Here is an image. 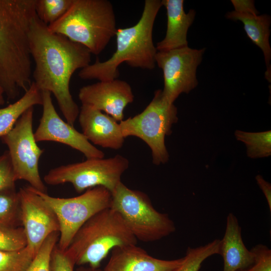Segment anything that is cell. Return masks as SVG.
Returning <instances> with one entry per match:
<instances>
[{
	"instance_id": "12",
	"label": "cell",
	"mask_w": 271,
	"mask_h": 271,
	"mask_svg": "<svg viewBox=\"0 0 271 271\" xmlns=\"http://www.w3.org/2000/svg\"><path fill=\"white\" fill-rule=\"evenodd\" d=\"M21 199V224L27 246L35 255L46 238L59 232L60 225L53 209L30 186L19 190Z\"/></svg>"
},
{
	"instance_id": "22",
	"label": "cell",
	"mask_w": 271,
	"mask_h": 271,
	"mask_svg": "<svg viewBox=\"0 0 271 271\" xmlns=\"http://www.w3.org/2000/svg\"><path fill=\"white\" fill-rule=\"evenodd\" d=\"M237 140L243 143L248 157L252 159L267 157L271 155V131L246 132L236 130Z\"/></svg>"
},
{
	"instance_id": "1",
	"label": "cell",
	"mask_w": 271,
	"mask_h": 271,
	"mask_svg": "<svg viewBox=\"0 0 271 271\" xmlns=\"http://www.w3.org/2000/svg\"><path fill=\"white\" fill-rule=\"evenodd\" d=\"M30 52L35 67L34 83L41 91L55 97L66 122L74 126L79 109L70 91L73 73L91 62V53L84 46L52 32L37 15L29 33Z\"/></svg>"
},
{
	"instance_id": "23",
	"label": "cell",
	"mask_w": 271,
	"mask_h": 271,
	"mask_svg": "<svg viewBox=\"0 0 271 271\" xmlns=\"http://www.w3.org/2000/svg\"><path fill=\"white\" fill-rule=\"evenodd\" d=\"M220 240L216 239L196 247H189L184 260L176 271H199L202 263L210 256L218 254Z\"/></svg>"
},
{
	"instance_id": "17",
	"label": "cell",
	"mask_w": 271,
	"mask_h": 271,
	"mask_svg": "<svg viewBox=\"0 0 271 271\" xmlns=\"http://www.w3.org/2000/svg\"><path fill=\"white\" fill-rule=\"evenodd\" d=\"M219 254L223 259V271H239L248 267L254 261V253L244 244L241 227L232 213H229L226 218L224 235L220 241Z\"/></svg>"
},
{
	"instance_id": "26",
	"label": "cell",
	"mask_w": 271,
	"mask_h": 271,
	"mask_svg": "<svg viewBox=\"0 0 271 271\" xmlns=\"http://www.w3.org/2000/svg\"><path fill=\"white\" fill-rule=\"evenodd\" d=\"M59 237V232H55L49 235L43 242L25 271H50L51 252L57 243Z\"/></svg>"
},
{
	"instance_id": "15",
	"label": "cell",
	"mask_w": 271,
	"mask_h": 271,
	"mask_svg": "<svg viewBox=\"0 0 271 271\" xmlns=\"http://www.w3.org/2000/svg\"><path fill=\"white\" fill-rule=\"evenodd\" d=\"M78 119L82 133L92 144L104 148L118 150L123 145L119 123L107 114L87 105H82Z\"/></svg>"
},
{
	"instance_id": "31",
	"label": "cell",
	"mask_w": 271,
	"mask_h": 271,
	"mask_svg": "<svg viewBox=\"0 0 271 271\" xmlns=\"http://www.w3.org/2000/svg\"><path fill=\"white\" fill-rule=\"evenodd\" d=\"M234 11L240 13L258 15L259 13L254 7L253 1H231Z\"/></svg>"
},
{
	"instance_id": "19",
	"label": "cell",
	"mask_w": 271,
	"mask_h": 271,
	"mask_svg": "<svg viewBox=\"0 0 271 271\" xmlns=\"http://www.w3.org/2000/svg\"><path fill=\"white\" fill-rule=\"evenodd\" d=\"M226 18L239 21L243 24L248 37L262 51L267 69L270 68L271 48L269 44L271 18L267 14L254 15L240 13L232 11L227 13Z\"/></svg>"
},
{
	"instance_id": "34",
	"label": "cell",
	"mask_w": 271,
	"mask_h": 271,
	"mask_svg": "<svg viewBox=\"0 0 271 271\" xmlns=\"http://www.w3.org/2000/svg\"><path fill=\"white\" fill-rule=\"evenodd\" d=\"M4 94V90L0 80V105H4L5 103Z\"/></svg>"
},
{
	"instance_id": "14",
	"label": "cell",
	"mask_w": 271,
	"mask_h": 271,
	"mask_svg": "<svg viewBox=\"0 0 271 271\" xmlns=\"http://www.w3.org/2000/svg\"><path fill=\"white\" fill-rule=\"evenodd\" d=\"M78 98L82 105L104 111L119 122L123 120L124 108L133 102L134 95L127 82L115 79L82 87Z\"/></svg>"
},
{
	"instance_id": "8",
	"label": "cell",
	"mask_w": 271,
	"mask_h": 271,
	"mask_svg": "<svg viewBox=\"0 0 271 271\" xmlns=\"http://www.w3.org/2000/svg\"><path fill=\"white\" fill-rule=\"evenodd\" d=\"M128 166V159L120 155L106 159H87L51 169L44 177V181L50 185L71 183L78 193L97 186L112 193Z\"/></svg>"
},
{
	"instance_id": "28",
	"label": "cell",
	"mask_w": 271,
	"mask_h": 271,
	"mask_svg": "<svg viewBox=\"0 0 271 271\" xmlns=\"http://www.w3.org/2000/svg\"><path fill=\"white\" fill-rule=\"evenodd\" d=\"M251 250L254 253L253 263L239 271H271V250L262 244L255 245Z\"/></svg>"
},
{
	"instance_id": "27",
	"label": "cell",
	"mask_w": 271,
	"mask_h": 271,
	"mask_svg": "<svg viewBox=\"0 0 271 271\" xmlns=\"http://www.w3.org/2000/svg\"><path fill=\"white\" fill-rule=\"evenodd\" d=\"M27 244V238L22 226L0 227V250H18L25 247Z\"/></svg>"
},
{
	"instance_id": "32",
	"label": "cell",
	"mask_w": 271,
	"mask_h": 271,
	"mask_svg": "<svg viewBox=\"0 0 271 271\" xmlns=\"http://www.w3.org/2000/svg\"><path fill=\"white\" fill-rule=\"evenodd\" d=\"M255 180L266 199L270 212H271V185L265 181L262 176L257 175Z\"/></svg>"
},
{
	"instance_id": "9",
	"label": "cell",
	"mask_w": 271,
	"mask_h": 271,
	"mask_svg": "<svg viewBox=\"0 0 271 271\" xmlns=\"http://www.w3.org/2000/svg\"><path fill=\"white\" fill-rule=\"evenodd\" d=\"M33 189L58 218L60 230L57 245L62 251L67 249L77 231L89 219L111 207V193L102 186L89 189L80 195L71 198L54 197Z\"/></svg>"
},
{
	"instance_id": "13",
	"label": "cell",
	"mask_w": 271,
	"mask_h": 271,
	"mask_svg": "<svg viewBox=\"0 0 271 271\" xmlns=\"http://www.w3.org/2000/svg\"><path fill=\"white\" fill-rule=\"evenodd\" d=\"M43 112L34 132L36 142L53 141L67 145L82 153L87 159L103 158L104 153L94 146L74 126L64 121L53 104L51 93L42 91Z\"/></svg>"
},
{
	"instance_id": "18",
	"label": "cell",
	"mask_w": 271,
	"mask_h": 271,
	"mask_svg": "<svg viewBox=\"0 0 271 271\" xmlns=\"http://www.w3.org/2000/svg\"><path fill=\"white\" fill-rule=\"evenodd\" d=\"M183 0H162L166 9L167 25L165 37L157 44V51H167L188 46L189 28L193 24L196 12L190 10L186 13Z\"/></svg>"
},
{
	"instance_id": "7",
	"label": "cell",
	"mask_w": 271,
	"mask_h": 271,
	"mask_svg": "<svg viewBox=\"0 0 271 271\" xmlns=\"http://www.w3.org/2000/svg\"><path fill=\"white\" fill-rule=\"evenodd\" d=\"M178 120L177 108L165 98L162 89H158L142 112L119 123L123 137L134 136L145 142L151 150L153 164L159 165L169 160L165 139Z\"/></svg>"
},
{
	"instance_id": "20",
	"label": "cell",
	"mask_w": 271,
	"mask_h": 271,
	"mask_svg": "<svg viewBox=\"0 0 271 271\" xmlns=\"http://www.w3.org/2000/svg\"><path fill=\"white\" fill-rule=\"evenodd\" d=\"M42 104V92L32 82L25 94L18 100L0 108V138L8 133L15 123L29 108Z\"/></svg>"
},
{
	"instance_id": "4",
	"label": "cell",
	"mask_w": 271,
	"mask_h": 271,
	"mask_svg": "<svg viewBox=\"0 0 271 271\" xmlns=\"http://www.w3.org/2000/svg\"><path fill=\"white\" fill-rule=\"evenodd\" d=\"M48 27L95 55L104 50L117 29L113 5L108 0H73L66 14Z\"/></svg>"
},
{
	"instance_id": "30",
	"label": "cell",
	"mask_w": 271,
	"mask_h": 271,
	"mask_svg": "<svg viewBox=\"0 0 271 271\" xmlns=\"http://www.w3.org/2000/svg\"><path fill=\"white\" fill-rule=\"evenodd\" d=\"M75 265L74 260L56 244L51 254L50 271H74Z\"/></svg>"
},
{
	"instance_id": "25",
	"label": "cell",
	"mask_w": 271,
	"mask_h": 271,
	"mask_svg": "<svg viewBox=\"0 0 271 271\" xmlns=\"http://www.w3.org/2000/svg\"><path fill=\"white\" fill-rule=\"evenodd\" d=\"M35 256L27 246L18 250H0V271H25Z\"/></svg>"
},
{
	"instance_id": "33",
	"label": "cell",
	"mask_w": 271,
	"mask_h": 271,
	"mask_svg": "<svg viewBox=\"0 0 271 271\" xmlns=\"http://www.w3.org/2000/svg\"><path fill=\"white\" fill-rule=\"evenodd\" d=\"M76 271H103V270L100 269L99 267L94 268L89 266L87 267L82 265L78 267Z\"/></svg>"
},
{
	"instance_id": "5",
	"label": "cell",
	"mask_w": 271,
	"mask_h": 271,
	"mask_svg": "<svg viewBox=\"0 0 271 271\" xmlns=\"http://www.w3.org/2000/svg\"><path fill=\"white\" fill-rule=\"evenodd\" d=\"M137 243V239L119 214L110 207L89 219L77 231L64 251L76 265L88 264L97 268L114 247Z\"/></svg>"
},
{
	"instance_id": "21",
	"label": "cell",
	"mask_w": 271,
	"mask_h": 271,
	"mask_svg": "<svg viewBox=\"0 0 271 271\" xmlns=\"http://www.w3.org/2000/svg\"><path fill=\"white\" fill-rule=\"evenodd\" d=\"M21 199L16 187L0 190V227L22 226Z\"/></svg>"
},
{
	"instance_id": "3",
	"label": "cell",
	"mask_w": 271,
	"mask_h": 271,
	"mask_svg": "<svg viewBox=\"0 0 271 271\" xmlns=\"http://www.w3.org/2000/svg\"><path fill=\"white\" fill-rule=\"evenodd\" d=\"M162 6V1L146 0L137 23L130 27L117 29L116 49L111 57L103 62L96 60L81 69L78 76L84 80L100 81L117 79L119 74L118 67L123 63L133 68L153 69L157 50L153 42V31Z\"/></svg>"
},
{
	"instance_id": "24",
	"label": "cell",
	"mask_w": 271,
	"mask_h": 271,
	"mask_svg": "<svg viewBox=\"0 0 271 271\" xmlns=\"http://www.w3.org/2000/svg\"><path fill=\"white\" fill-rule=\"evenodd\" d=\"M73 0H36L35 12L38 19L49 26L62 17Z\"/></svg>"
},
{
	"instance_id": "6",
	"label": "cell",
	"mask_w": 271,
	"mask_h": 271,
	"mask_svg": "<svg viewBox=\"0 0 271 271\" xmlns=\"http://www.w3.org/2000/svg\"><path fill=\"white\" fill-rule=\"evenodd\" d=\"M111 195V207L119 214L137 240L155 241L175 231L169 215L158 211L145 193L131 189L121 182Z\"/></svg>"
},
{
	"instance_id": "29",
	"label": "cell",
	"mask_w": 271,
	"mask_h": 271,
	"mask_svg": "<svg viewBox=\"0 0 271 271\" xmlns=\"http://www.w3.org/2000/svg\"><path fill=\"white\" fill-rule=\"evenodd\" d=\"M14 170L8 150L0 155V190L16 187Z\"/></svg>"
},
{
	"instance_id": "16",
	"label": "cell",
	"mask_w": 271,
	"mask_h": 271,
	"mask_svg": "<svg viewBox=\"0 0 271 271\" xmlns=\"http://www.w3.org/2000/svg\"><path fill=\"white\" fill-rule=\"evenodd\" d=\"M184 257L174 260L154 257L136 244L117 246L111 250V256L103 271H176Z\"/></svg>"
},
{
	"instance_id": "11",
	"label": "cell",
	"mask_w": 271,
	"mask_h": 271,
	"mask_svg": "<svg viewBox=\"0 0 271 271\" xmlns=\"http://www.w3.org/2000/svg\"><path fill=\"white\" fill-rule=\"evenodd\" d=\"M205 49H192L188 46L157 51L155 62L163 73L162 92L170 103H174L181 93H188L198 85L197 69Z\"/></svg>"
},
{
	"instance_id": "2",
	"label": "cell",
	"mask_w": 271,
	"mask_h": 271,
	"mask_svg": "<svg viewBox=\"0 0 271 271\" xmlns=\"http://www.w3.org/2000/svg\"><path fill=\"white\" fill-rule=\"evenodd\" d=\"M36 0H0V80L8 100L32 82L29 33Z\"/></svg>"
},
{
	"instance_id": "10",
	"label": "cell",
	"mask_w": 271,
	"mask_h": 271,
	"mask_svg": "<svg viewBox=\"0 0 271 271\" xmlns=\"http://www.w3.org/2000/svg\"><path fill=\"white\" fill-rule=\"evenodd\" d=\"M34 107L24 112L13 127L1 139L8 147L16 181L28 182L35 189L47 193L39 170L44 152L37 145L33 131Z\"/></svg>"
}]
</instances>
